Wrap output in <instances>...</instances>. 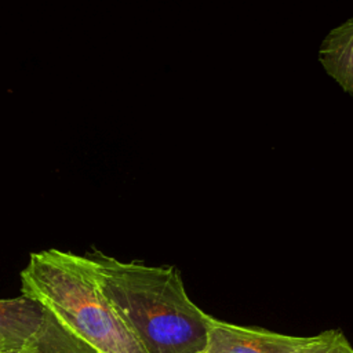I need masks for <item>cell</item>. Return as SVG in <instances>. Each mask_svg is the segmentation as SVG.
Wrapping results in <instances>:
<instances>
[{
	"label": "cell",
	"instance_id": "6da1fadb",
	"mask_svg": "<svg viewBox=\"0 0 353 353\" xmlns=\"http://www.w3.org/2000/svg\"><path fill=\"white\" fill-rule=\"evenodd\" d=\"M98 284L148 353H203L211 316L188 295L172 266L87 254Z\"/></svg>",
	"mask_w": 353,
	"mask_h": 353
},
{
	"label": "cell",
	"instance_id": "7a4b0ae2",
	"mask_svg": "<svg viewBox=\"0 0 353 353\" xmlns=\"http://www.w3.org/2000/svg\"><path fill=\"white\" fill-rule=\"evenodd\" d=\"M21 291L98 353H148L102 292L87 255L55 248L30 254Z\"/></svg>",
	"mask_w": 353,
	"mask_h": 353
},
{
	"label": "cell",
	"instance_id": "3957f363",
	"mask_svg": "<svg viewBox=\"0 0 353 353\" xmlns=\"http://www.w3.org/2000/svg\"><path fill=\"white\" fill-rule=\"evenodd\" d=\"M307 338L243 327L211 317L203 353H298Z\"/></svg>",
	"mask_w": 353,
	"mask_h": 353
},
{
	"label": "cell",
	"instance_id": "277c9868",
	"mask_svg": "<svg viewBox=\"0 0 353 353\" xmlns=\"http://www.w3.org/2000/svg\"><path fill=\"white\" fill-rule=\"evenodd\" d=\"M325 73L353 98V18L328 32L319 50Z\"/></svg>",
	"mask_w": 353,
	"mask_h": 353
},
{
	"label": "cell",
	"instance_id": "5b68a950",
	"mask_svg": "<svg viewBox=\"0 0 353 353\" xmlns=\"http://www.w3.org/2000/svg\"><path fill=\"white\" fill-rule=\"evenodd\" d=\"M44 317V309L23 295L0 299V347L21 349L36 332Z\"/></svg>",
	"mask_w": 353,
	"mask_h": 353
},
{
	"label": "cell",
	"instance_id": "8992f818",
	"mask_svg": "<svg viewBox=\"0 0 353 353\" xmlns=\"http://www.w3.org/2000/svg\"><path fill=\"white\" fill-rule=\"evenodd\" d=\"M19 353H98L92 346L65 328L44 310V317L36 332L21 346Z\"/></svg>",
	"mask_w": 353,
	"mask_h": 353
},
{
	"label": "cell",
	"instance_id": "52a82bcc",
	"mask_svg": "<svg viewBox=\"0 0 353 353\" xmlns=\"http://www.w3.org/2000/svg\"><path fill=\"white\" fill-rule=\"evenodd\" d=\"M298 353H353V346L341 331L328 330L309 336Z\"/></svg>",
	"mask_w": 353,
	"mask_h": 353
},
{
	"label": "cell",
	"instance_id": "ba28073f",
	"mask_svg": "<svg viewBox=\"0 0 353 353\" xmlns=\"http://www.w3.org/2000/svg\"><path fill=\"white\" fill-rule=\"evenodd\" d=\"M0 353H19V349H8V350H0Z\"/></svg>",
	"mask_w": 353,
	"mask_h": 353
},
{
	"label": "cell",
	"instance_id": "9c48e42d",
	"mask_svg": "<svg viewBox=\"0 0 353 353\" xmlns=\"http://www.w3.org/2000/svg\"><path fill=\"white\" fill-rule=\"evenodd\" d=\"M0 350H4V349H1V347H0Z\"/></svg>",
	"mask_w": 353,
	"mask_h": 353
}]
</instances>
